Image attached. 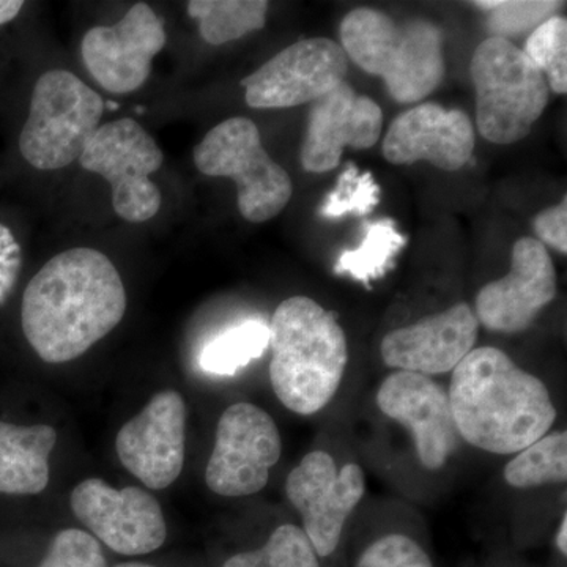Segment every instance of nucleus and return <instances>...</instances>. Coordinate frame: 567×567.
I'll return each instance as SVG.
<instances>
[{"instance_id": "f257e3e1", "label": "nucleus", "mask_w": 567, "mask_h": 567, "mask_svg": "<svg viewBox=\"0 0 567 567\" xmlns=\"http://www.w3.org/2000/svg\"><path fill=\"white\" fill-rule=\"evenodd\" d=\"M126 290L103 252L73 248L58 254L33 276L22 297L25 339L41 360L69 363L122 322Z\"/></svg>"}, {"instance_id": "f03ea898", "label": "nucleus", "mask_w": 567, "mask_h": 567, "mask_svg": "<svg viewBox=\"0 0 567 567\" xmlns=\"http://www.w3.org/2000/svg\"><path fill=\"white\" fill-rule=\"evenodd\" d=\"M447 398L461 440L499 456L543 439L558 415L546 383L496 347L466 354L451 372Z\"/></svg>"}, {"instance_id": "7ed1b4c3", "label": "nucleus", "mask_w": 567, "mask_h": 567, "mask_svg": "<svg viewBox=\"0 0 567 567\" xmlns=\"http://www.w3.org/2000/svg\"><path fill=\"white\" fill-rule=\"evenodd\" d=\"M268 327L276 398L297 415L322 412L338 393L349 363L338 319L312 298L290 297L276 308Z\"/></svg>"}, {"instance_id": "20e7f679", "label": "nucleus", "mask_w": 567, "mask_h": 567, "mask_svg": "<svg viewBox=\"0 0 567 567\" xmlns=\"http://www.w3.org/2000/svg\"><path fill=\"white\" fill-rule=\"evenodd\" d=\"M442 29L427 20L395 21L375 9L350 11L341 47L365 73L382 78L394 102H423L445 78Z\"/></svg>"}, {"instance_id": "39448f33", "label": "nucleus", "mask_w": 567, "mask_h": 567, "mask_svg": "<svg viewBox=\"0 0 567 567\" xmlns=\"http://www.w3.org/2000/svg\"><path fill=\"white\" fill-rule=\"evenodd\" d=\"M477 132L498 145L525 140L548 103L546 76L511 40L488 37L470 63Z\"/></svg>"}, {"instance_id": "423d86ee", "label": "nucleus", "mask_w": 567, "mask_h": 567, "mask_svg": "<svg viewBox=\"0 0 567 567\" xmlns=\"http://www.w3.org/2000/svg\"><path fill=\"white\" fill-rule=\"evenodd\" d=\"M103 112L102 96L80 78L66 70L47 71L33 89L21 155L40 171L70 166L100 128Z\"/></svg>"}, {"instance_id": "0eeeda50", "label": "nucleus", "mask_w": 567, "mask_h": 567, "mask_svg": "<svg viewBox=\"0 0 567 567\" xmlns=\"http://www.w3.org/2000/svg\"><path fill=\"white\" fill-rule=\"evenodd\" d=\"M193 159L208 177L237 183L238 210L246 221H270L292 199V178L265 151L259 128L249 118H227L216 125L196 145Z\"/></svg>"}, {"instance_id": "6e6552de", "label": "nucleus", "mask_w": 567, "mask_h": 567, "mask_svg": "<svg viewBox=\"0 0 567 567\" xmlns=\"http://www.w3.org/2000/svg\"><path fill=\"white\" fill-rule=\"evenodd\" d=\"M163 162L155 140L132 118L100 126L80 158L85 171L111 183L114 210L130 223L148 221L159 212L162 192L151 175Z\"/></svg>"}, {"instance_id": "1a4fd4ad", "label": "nucleus", "mask_w": 567, "mask_h": 567, "mask_svg": "<svg viewBox=\"0 0 567 567\" xmlns=\"http://www.w3.org/2000/svg\"><path fill=\"white\" fill-rule=\"evenodd\" d=\"M282 454L274 417L260 406L238 402L223 413L205 483L221 496H249L262 491Z\"/></svg>"}, {"instance_id": "9d476101", "label": "nucleus", "mask_w": 567, "mask_h": 567, "mask_svg": "<svg viewBox=\"0 0 567 567\" xmlns=\"http://www.w3.org/2000/svg\"><path fill=\"white\" fill-rule=\"evenodd\" d=\"M365 492V476L358 464L338 468L327 451L306 454L286 481V494L303 520L305 535L319 558H330L341 544L350 514Z\"/></svg>"}, {"instance_id": "9b49d317", "label": "nucleus", "mask_w": 567, "mask_h": 567, "mask_svg": "<svg viewBox=\"0 0 567 567\" xmlns=\"http://www.w3.org/2000/svg\"><path fill=\"white\" fill-rule=\"evenodd\" d=\"M70 503L78 520L115 554L140 557L166 543L162 506L140 487L117 491L91 477L74 487Z\"/></svg>"}, {"instance_id": "f8f14e48", "label": "nucleus", "mask_w": 567, "mask_h": 567, "mask_svg": "<svg viewBox=\"0 0 567 567\" xmlns=\"http://www.w3.org/2000/svg\"><path fill=\"white\" fill-rule=\"evenodd\" d=\"M349 61L341 44L308 39L290 44L241 81L248 106L286 110L315 103L344 82Z\"/></svg>"}, {"instance_id": "ddd939ff", "label": "nucleus", "mask_w": 567, "mask_h": 567, "mask_svg": "<svg viewBox=\"0 0 567 567\" xmlns=\"http://www.w3.org/2000/svg\"><path fill=\"white\" fill-rule=\"evenodd\" d=\"M557 292V270L546 246L536 238L524 237L514 245L509 274L480 290L473 311L488 331L522 333Z\"/></svg>"}, {"instance_id": "4468645a", "label": "nucleus", "mask_w": 567, "mask_h": 567, "mask_svg": "<svg viewBox=\"0 0 567 567\" xmlns=\"http://www.w3.org/2000/svg\"><path fill=\"white\" fill-rule=\"evenodd\" d=\"M164 44L162 20L147 3L140 2L117 24L85 33L81 54L89 73L104 91L125 95L145 84L153 59Z\"/></svg>"}, {"instance_id": "2eb2a0df", "label": "nucleus", "mask_w": 567, "mask_h": 567, "mask_svg": "<svg viewBox=\"0 0 567 567\" xmlns=\"http://www.w3.org/2000/svg\"><path fill=\"white\" fill-rule=\"evenodd\" d=\"M186 405L174 390L153 395L115 439L122 465L153 491L169 487L185 464Z\"/></svg>"}, {"instance_id": "dca6fc26", "label": "nucleus", "mask_w": 567, "mask_h": 567, "mask_svg": "<svg viewBox=\"0 0 567 567\" xmlns=\"http://www.w3.org/2000/svg\"><path fill=\"white\" fill-rule=\"evenodd\" d=\"M383 415L409 429L420 464L439 472L458 450L461 435L445 388L432 377L394 371L377 391Z\"/></svg>"}, {"instance_id": "f3484780", "label": "nucleus", "mask_w": 567, "mask_h": 567, "mask_svg": "<svg viewBox=\"0 0 567 567\" xmlns=\"http://www.w3.org/2000/svg\"><path fill=\"white\" fill-rule=\"evenodd\" d=\"M382 107L341 82L333 91L312 103L308 115L301 166L322 174L341 164L344 148L365 151L382 136Z\"/></svg>"}, {"instance_id": "a211bd4d", "label": "nucleus", "mask_w": 567, "mask_h": 567, "mask_svg": "<svg viewBox=\"0 0 567 567\" xmlns=\"http://www.w3.org/2000/svg\"><path fill=\"white\" fill-rule=\"evenodd\" d=\"M480 333L472 306L457 303L390 331L380 346L388 368L427 377L450 374L475 349Z\"/></svg>"}, {"instance_id": "6ab92c4d", "label": "nucleus", "mask_w": 567, "mask_h": 567, "mask_svg": "<svg viewBox=\"0 0 567 567\" xmlns=\"http://www.w3.org/2000/svg\"><path fill=\"white\" fill-rule=\"evenodd\" d=\"M475 142V128L464 111L423 103L394 118L382 152L395 166L427 162L456 173L472 159Z\"/></svg>"}, {"instance_id": "aec40b11", "label": "nucleus", "mask_w": 567, "mask_h": 567, "mask_svg": "<svg viewBox=\"0 0 567 567\" xmlns=\"http://www.w3.org/2000/svg\"><path fill=\"white\" fill-rule=\"evenodd\" d=\"M55 443L58 432L51 425L0 421V494H41L50 484Z\"/></svg>"}, {"instance_id": "412c9836", "label": "nucleus", "mask_w": 567, "mask_h": 567, "mask_svg": "<svg viewBox=\"0 0 567 567\" xmlns=\"http://www.w3.org/2000/svg\"><path fill=\"white\" fill-rule=\"evenodd\" d=\"M265 0H192L188 14L199 22L200 37L208 44L229 43L259 31L267 22Z\"/></svg>"}, {"instance_id": "4be33fe9", "label": "nucleus", "mask_w": 567, "mask_h": 567, "mask_svg": "<svg viewBox=\"0 0 567 567\" xmlns=\"http://www.w3.org/2000/svg\"><path fill=\"white\" fill-rule=\"evenodd\" d=\"M363 230L360 246L342 254L334 271L368 284L386 274L395 256L405 248L406 237L399 233L393 219L364 223Z\"/></svg>"}, {"instance_id": "5701e85b", "label": "nucleus", "mask_w": 567, "mask_h": 567, "mask_svg": "<svg viewBox=\"0 0 567 567\" xmlns=\"http://www.w3.org/2000/svg\"><path fill=\"white\" fill-rule=\"evenodd\" d=\"M507 486L535 488L547 484H566L567 434L550 432L517 453L503 472Z\"/></svg>"}, {"instance_id": "b1692460", "label": "nucleus", "mask_w": 567, "mask_h": 567, "mask_svg": "<svg viewBox=\"0 0 567 567\" xmlns=\"http://www.w3.org/2000/svg\"><path fill=\"white\" fill-rule=\"evenodd\" d=\"M270 346V327L260 320H248L224 331L200 353L199 364L213 375H234L262 357Z\"/></svg>"}, {"instance_id": "393cba45", "label": "nucleus", "mask_w": 567, "mask_h": 567, "mask_svg": "<svg viewBox=\"0 0 567 567\" xmlns=\"http://www.w3.org/2000/svg\"><path fill=\"white\" fill-rule=\"evenodd\" d=\"M223 567H322L319 555L301 527L281 525L262 547L240 551Z\"/></svg>"}, {"instance_id": "a878e982", "label": "nucleus", "mask_w": 567, "mask_h": 567, "mask_svg": "<svg viewBox=\"0 0 567 567\" xmlns=\"http://www.w3.org/2000/svg\"><path fill=\"white\" fill-rule=\"evenodd\" d=\"M473 6L488 11L487 31L495 39L509 40L533 32L537 25L558 17L565 2L558 0H483Z\"/></svg>"}, {"instance_id": "bb28decb", "label": "nucleus", "mask_w": 567, "mask_h": 567, "mask_svg": "<svg viewBox=\"0 0 567 567\" xmlns=\"http://www.w3.org/2000/svg\"><path fill=\"white\" fill-rule=\"evenodd\" d=\"M525 54L546 76L548 89L558 95L567 92V21L554 17L529 33Z\"/></svg>"}, {"instance_id": "cd10ccee", "label": "nucleus", "mask_w": 567, "mask_h": 567, "mask_svg": "<svg viewBox=\"0 0 567 567\" xmlns=\"http://www.w3.org/2000/svg\"><path fill=\"white\" fill-rule=\"evenodd\" d=\"M379 183L371 173H360L353 163H347L333 192L324 197L319 215L324 219H339L346 215L363 216L380 204Z\"/></svg>"}, {"instance_id": "c85d7f7f", "label": "nucleus", "mask_w": 567, "mask_h": 567, "mask_svg": "<svg viewBox=\"0 0 567 567\" xmlns=\"http://www.w3.org/2000/svg\"><path fill=\"white\" fill-rule=\"evenodd\" d=\"M39 567H107V561L91 533L69 528L52 537Z\"/></svg>"}, {"instance_id": "c756f323", "label": "nucleus", "mask_w": 567, "mask_h": 567, "mask_svg": "<svg viewBox=\"0 0 567 567\" xmlns=\"http://www.w3.org/2000/svg\"><path fill=\"white\" fill-rule=\"evenodd\" d=\"M354 567H435L413 537L390 533L364 548Z\"/></svg>"}, {"instance_id": "7c9ffc66", "label": "nucleus", "mask_w": 567, "mask_h": 567, "mask_svg": "<svg viewBox=\"0 0 567 567\" xmlns=\"http://www.w3.org/2000/svg\"><path fill=\"white\" fill-rule=\"evenodd\" d=\"M533 229L540 244L550 246L555 251L566 256L567 252V197L555 207L537 213L533 219Z\"/></svg>"}, {"instance_id": "2f4dec72", "label": "nucleus", "mask_w": 567, "mask_h": 567, "mask_svg": "<svg viewBox=\"0 0 567 567\" xmlns=\"http://www.w3.org/2000/svg\"><path fill=\"white\" fill-rule=\"evenodd\" d=\"M21 265V246L9 227L0 223V306L13 292L20 278Z\"/></svg>"}, {"instance_id": "473e14b6", "label": "nucleus", "mask_w": 567, "mask_h": 567, "mask_svg": "<svg viewBox=\"0 0 567 567\" xmlns=\"http://www.w3.org/2000/svg\"><path fill=\"white\" fill-rule=\"evenodd\" d=\"M22 7L24 2L21 0H0V25L13 21L20 14Z\"/></svg>"}, {"instance_id": "72a5a7b5", "label": "nucleus", "mask_w": 567, "mask_h": 567, "mask_svg": "<svg viewBox=\"0 0 567 567\" xmlns=\"http://www.w3.org/2000/svg\"><path fill=\"white\" fill-rule=\"evenodd\" d=\"M555 544L559 554L563 557H567V514H563L561 524H559L557 537H555Z\"/></svg>"}, {"instance_id": "f704fd0d", "label": "nucleus", "mask_w": 567, "mask_h": 567, "mask_svg": "<svg viewBox=\"0 0 567 567\" xmlns=\"http://www.w3.org/2000/svg\"><path fill=\"white\" fill-rule=\"evenodd\" d=\"M115 567H156V566L147 565V563L132 561V563H122V565H117Z\"/></svg>"}, {"instance_id": "c9c22d12", "label": "nucleus", "mask_w": 567, "mask_h": 567, "mask_svg": "<svg viewBox=\"0 0 567 567\" xmlns=\"http://www.w3.org/2000/svg\"><path fill=\"white\" fill-rule=\"evenodd\" d=\"M110 107L111 111H117L118 107V103H115V102H104V107Z\"/></svg>"}, {"instance_id": "e433bc0d", "label": "nucleus", "mask_w": 567, "mask_h": 567, "mask_svg": "<svg viewBox=\"0 0 567 567\" xmlns=\"http://www.w3.org/2000/svg\"><path fill=\"white\" fill-rule=\"evenodd\" d=\"M137 114H142V112H145L144 107L140 106L136 110Z\"/></svg>"}]
</instances>
